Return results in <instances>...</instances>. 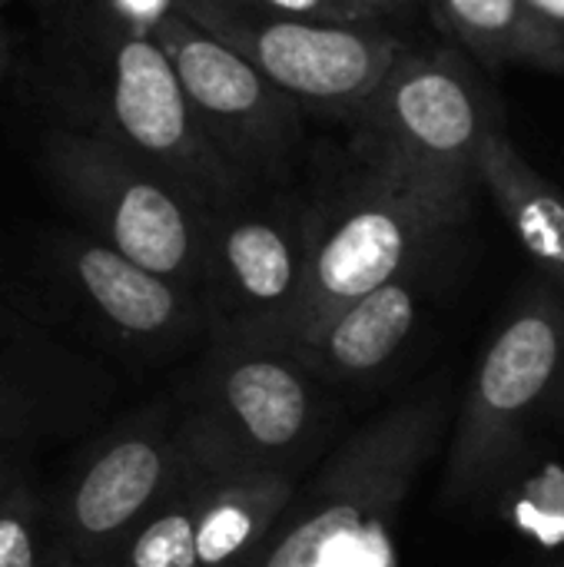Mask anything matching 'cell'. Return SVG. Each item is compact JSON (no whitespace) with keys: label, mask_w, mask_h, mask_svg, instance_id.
<instances>
[{"label":"cell","mask_w":564,"mask_h":567,"mask_svg":"<svg viewBox=\"0 0 564 567\" xmlns=\"http://www.w3.org/2000/svg\"><path fill=\"white\" fill-rule=\"evenodd\" d=\"M66 10V27L40 66L63 126L120 146L206 213L256 199L209 143L166 50L116 27L90 0Z\"/></svg>","instance_id":"6da1fadb"},{"label":"cell","mask_w":564,"mask_h":567,"mask_svg":"<svg viewBox=\"0 0 564 567\" xmlns=\"http://www.w3.org/2000/svg\"><path fill=\"white\" fill-rule=\"evenodd\" d=\"M299 485L266 472H209L193 525V567L259 565Z\"/></svg>","instance_id":"9a60e30c"},{"label":"cell","mask_w":564,"mask_h":567,"mask_svg":"<svg viewBox=\"0 0 564 567\" xmlns=\"http://www.w3.org/2000/svg\"><path fill=\"white\" fill-rule=\"evenodd\" d=\"M53 279L76 322L116 359L166 365L209 346L203 299L86 233L53 243Z\"/></svg>","instance_id":"7c38bea8"},{"label":"cell","mask_w":564,"mask_h":567,"mask_svg":"<svg viewBox=\"0 0 564 567\" xmlns=\"http://www.w3.org/2000/svg\"><path fill=\"white\" fill-rule=\"evenodd\" d=\"M0 567H70L50 522L47 485L33 465L0 508Z\"/></svg>","instance_id":"ac0fdd59"},{"label":"cell","mask_w":564,"mask_h":567,"mask_svg":"<svg viewBox=\"0 0 564 567\" xmlns=\"http://www.w3.org/2000/svg\"><path fill=\"white\" fill-rule=\"evenodd\" d=\"M416 329L419 286L412 269L346 306L312 339L286 352H293L329 389L342 395L379 385V379H386L402 362V352L409 349Z\"/></svg>","instance_id":"5bb4252c"},{"label":"cell","mask_w":564,"mask_h":567,"mask_svg":"<svg viewBox=\"0 0 564 567\" xmlns=\"http://www.w3.org/2000/svg\"><path fill=\"white\" fill-rule=\"evenodd\" d=\"M359 120L366 169L459 226L495 123L472 70L452 53H406Z\"/></svg>","instance_id":"5b68a950"},{"label":"cell","mask_w":564,"mask_h":567,"mask_svg":"<svg viewBox=\"0 0 564 567\" xmlns=\"http://www.w3.org/2000/svg\"><path fill=\"white\" fill-rule=\"evenodd\" d=\"M552 27H558L564 33V0H529Z\"/></svg>","instance_id":"7402d4cb"},{"label":"cell","mask_w":564,"mask_h":567,"mask_svg":"<svg viewBox=\"0 0 564 567\" xmlns=\"http://www.w3.org/2000/svg\"><path fill=\"white\" fill-rule=\"evenodd\" d=\"M372 13H386V10H396V7H409V3H419V0H362Z\"/></svg>","instance_id":"cb8c5ba5"},{"label":"cell","mask_w":564,"mask_h":567,"mask_svg":"<svg viewBox=\"0 0 564 567\" xmlns=\"http://www.w3.org/2000/svg\"><path fill=\"white\" fill-rule=\"evenodd\" d=\"M445 229H452L445 216L366 169L332 209H316L306 296L279 349L302 346L346 306L412 272Z\"/></svg>","instance_id":"8fae6325"},{"label":"cell","mask_w":564,"mask_h":567,"mask_svg":"<svg viewBox=\"0 0 564 567\" xmlns=\"http://www.w3.org/2000/svg\"><path fill=\"white\" fill-rule=\"evenodd\" d=\"M256 10H269L279 17H302V20H346V23H372V13L362 0H236Z\"/></svg>","instance_id":"d6986e66"},{"label":"cell","mask_w":564,"mask_h":567,"mask_svg":"<svg viewBox=\"0 0 564 567\" xmlns=\"http://www.w3.org/2000/svg\"><path fill=\"white\" fill-rule=\"evenodd\" d=\"M479 186L495 199L545 282L564 296V193L522 156L499 123L482 140Z\"/></svg>","instance_id":"2e32d148"},{"label":"cell","mask_w":564,"mask_h":567,"mask_svg":"<svg viewBox=\"0 0 564 567\" xmlns=\"http://www.w3.org/2000/svg\"><path fill=\"white\" fill-rule=\"evenodd\" d=\"M10 0H0V76L7 73V66H10V33H7V27H3V7H7Z\"/></svg>","instance_id":"603a6c76"},{"label":"cell","mask_w":564,"mask_h":567,"mask_svg":"<svg viewBox=\"0 0 564 567\" xmlns=\"http://www.w3.org/2000/svg\"><path fill=\"white\" fill-rule=\"evenodd\" d=\"M113 395L116 382L103 362L0 302V452L33 455L86 435Z\"/></svg>","instance_id":"4fadbf2b"},{"label":"cell","mask_w":564,"mask_h":567,"mask_svg":"<svg viewBox=\"0 0 564 567\" xmlns=\"http://www.w3.org/2000/svg\"><path fill=\"white\" fill-rule=\"evenodd\" d=\"M193 465L180 389L93 432L60 482L47 485L50 522L70 567H113Z\"/></svg>","instance_id":"8992f818"},{"label":"cell","mask_w":564,"mask_h":567,"mask_svg":"<svg viewBox=\"0 0 564 567\" xmlns=\"http://www.w3.org/2000/svg\"><path fill=\"white\" fill-rule=\"evenodd\" d=\"M316 209L299 199H246L209 213L199 299L209 346H286L299 316Z\"/></svg>","instance_id":"ba28073f"},{"label":"cell","mask_w":564,"mask_h":567,"mask_svg":"<svg viewBox=\"0 0 564 567\" xmlns=\"http://www.w3.org/2000/svg\"><path fill=\"white\" fill-rule=\"evenodd\" d=\"M180 395L189 442L213 472L306 482L342 419V395L269 346H206Z\"/></svg>","instance_id":"3957f363"},{"label":"cell","mask_w":564,"mask_h":567,"mask_svg":"<svg viewBox=\"0 0 564 567\" xmlns=\"http://www.w3.org/2000/svg\"><path fill=\"white\" fill-rule=\"evenodd\" d=\"M564 409V296L532 286L485 346L449 435L442 495L485 502Z\"/></svg>","instance_id":"277c9868"},{"label":"cell","mask_w":564,"mask_h":567,"mask_svg":"<svg viewBox=\"0 0 564 567\" xmlns=\"http://www.w3.org/2000/svg\"><path fill=\"white\" fill-rule=\"evenodd\" d=\"M43 169L80 233L199 296L206 209L120 146L70 126L47 133Z\"/></svg>","instance_id":"52a82bcc"},{"label":"cell","mask_w":564,"mask_h":567,"mask_svg":"<svg viewBox=\"0 0 564 567\" xmlns=\"http://www.w3.org/2000/svg\"><path fill=\"white\" fill-rule=\"evenodd\" d=\"M442 27L489 63L564 70V33L529 0H432Z\"/></svg>","instance_id":"e0dca14e"},{"label":"cell","mask_w":564,"mask_h":567,"mask_svg":"<svg viewBox=\"0 0 564 567\" xmlns=\"http://www.w3.org/2000/svg\"><path fill=\"white\" fill-rule=\"evenodd\" d=\"M452 425V382L425 385L356 429L299 488L256 567H392V525Z\"/></svg>","instance_id":"7a4b0ae2"},{"label":"cell","mask_w":564,"mask_h":567,"mask_svg":"<svg viewBox=\"0 0 564 567\" xmlns=\"http://www.w3.org/2000/svg\"><path fill=\"white\" fill-rule=\"evenodd\" d=\"M176 10L239 50L299 106L359 116L406 56L376 23L279 17L236 0H176Z\"/></svg>","instance_id":"9c48e42d"},{"label":"cell","mask_w":564,"mask_h":567,"mask_svg":"<svg viewBox=\"0 0 564 567\" xmlns=\"http://www.w3.org/2000/svg\"><path fill=\"white\" fill-rule=\"evenodd\" d=\"M33 455L23 452H0V508L10 498V492L17 488V482L23 478V472L30 468Z\"/></svg>","instance_id":"44dd1931"},{"label":"cell","mask_w":564,"mask_h":567,"mask_svg":"<svg viewBox=\"0 0 564 567\" xmlns=\"http://www.w3.org/2000/svg\"><path fill=\"white\" fill-rule=\"evenodd\" d=\"M37 3H43V7H50V10H66V7H73V3H80V0H37Z\"/></svg>","instance_id":"d4e9b609"},{"label":"cell","mask_w":564,"mask_h":567,"mask_svg":"<svg viewBox=\"0 0 564 567\" xmlns=\"http://www.w3.org/2000/svg\"><path fill=\"white\" fill-rule=\"evenodd\" d=\"M153 40L173 60L209 143L246 189L259 196L283 179L302 140L299 103L239 50L180 10L153 30Z\"/></svg>","instance_id":"30bf717a"},{"label":"cell","mask_w":564,"mask_h":567,"mask_svg":"<svg viewBox=\"0 0 564 567\" xmlns=\"http://www.w3.org/2000/svg\"><path fill=\"white\" fill-rule=\"evenodd\" d=\"M96 7L123 30L153 37V30L176 13V0H96Z\"/></svg>","instance_id":"ffe728a7"}]
</instances>
